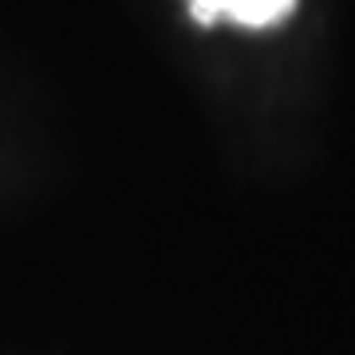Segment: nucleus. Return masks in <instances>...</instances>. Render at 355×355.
Wrapping results in <instances>:
<instances>
[{
	"mask_svg": "<svg viewBox=\"0 0 355 355\" xmlns=\"http://www.w3.org/2000/svg\"><path fill=\"white\" fill-rule=\"evenodd\" d=\"M190 8L202 24L233 20V24H245V28H268V24H280L296 8V0H190Z\"/></svg>",
	"mask_w": 355,
	"mask_h": 355,
	"instance_id": "obj_1",
	"label": "nucleus"
}]
</instances>
